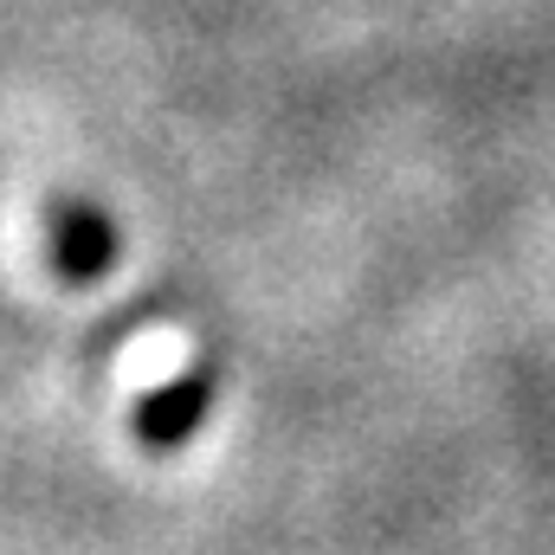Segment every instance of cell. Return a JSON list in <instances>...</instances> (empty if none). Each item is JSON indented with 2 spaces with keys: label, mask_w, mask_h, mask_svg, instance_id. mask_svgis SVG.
Segmentation results:
<instances>
[{
  "label": "cell",
  "mask_w": 555,
  "mask_h": 555,
  "mask_svg": "<svg viewBox=\"0 0 555 555\" xmlns=\"http://www.w3.org/2000/svg\"><path fill=\"white\" fill-rule=\"evenodd\" d=\"M181 336H142L137 349L124 356V382L130 388H155V382H168V375H181Z\"/></svg>",
  "instance_id": "6da1fadb"
}]
</instances>
